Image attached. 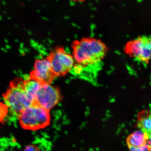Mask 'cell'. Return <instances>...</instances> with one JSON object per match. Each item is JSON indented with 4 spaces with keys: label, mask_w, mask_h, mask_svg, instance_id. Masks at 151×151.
Segmentation results:
<instances>
[{
    "label": "cell",
    "mask_w": 151,
    "mask_h": 151,
    "mask_svg": "<svg viewBox=\"0 0 151 151\" xmlns=\"http://www.w3.org/2000/svg\"><path fill=\"white\" fill-rule=\"evenodd\" d=\"M72 48L76 64L82 68V73L84 72L95 73L108 51L106 45L101 40L91 37L73 41Z\"/></svg>",
    "instance_id": "obj_1"
},
{
    "label": "cell",
    "mask_w": 151,
    "mask_h": 151,
    "mask_svg": "<svg viewBox=\"0 0 151 151\" xmlns=\"http://www.w3.org/2000/svg\"><path fill=\"white\" fill-rule=\"evenodd\" d=\"M23 82L22 78H15L11 82L8 89L3 95L5 104L17 116L35 103L28 97Z\"/></svg>",
    "instance_id": "obj_2"
},
{
    "label": "cell",
    "mask_w": 151,
    "mask_h": 151,
    "mask_svg": "<svg viewBox=\"0 0 151 151\" xmlns=\"http://www.w3.org/2000/svg\"><path fill=\"white\" fill-rule=\"evenodd\" d=\"M50 111L38 103L33 104L24 109L17 116L20 124L23 129L36 131L43 129L50 124Z\"/></svg>",
    "instance_id": "obj_3"
},
{
    "label": "cell",
    "mask_w": 151,
    "mask_h": 151,
    "mask_svg": "<svg viewBox=\"0 0 151 151\" xmlns=\"http://www.w3.org/2000/svg\"><path fill=\"white\" fill-rule=\"evenodd\" d=\"M124 51L136 61L148 64L151 60V36L142 35L129 41Z\"/></svg>",
    "instance_id": "obj_4"
},
{
    "label": "cell",
    "mask_w": 151,
    "mask_h": 151,
    "mask_svg": "<svg viewBox=\"0 0 151 151\" xmlns=\"http://www.w3.org/2000/svg\"><path fill=\"white\" fill-rule=\"evenodd\" d=\"M47 58L51 63L53 70L57 77L67 74L74 66L73 56L66 52L61 46L56 47Z\"/></svg>",
    "instance_id": "obj_5"
},
{
    "label": "cell",
    "mask_w": 151,
    "mask_h": 151,
    "mask_svg": "<svg viewBox=\"0 0 151 151\" xmlns=\"http://www.w3.org/2000/svg\"><path fill=\"white\" fill-rule=\"evenodd\" d=\"M62 99L59 88L50 84H42L37 94V101L38 104L50 111Z\"/></svg>",
    "instance_id": "obj_6"
},
{
    "label": "cell",
    "mask_w": 151,
    "mask_h": 151,
    "mask_svg": "<svg viewBox=\"0 0 151 151\" xmlns=\"http://www.w3.org/2000/svg\"><path fill=\"white\" fill-rule=\"evenodd\" d=\"M30 78L42 84H50L57 77L53 70L51 63L47 58L36 60Z\"/></svg>",
    "instance_id": "obj_7"
},
{
    "label": "cell",
    "mask_w": 151,
    "mask_h": 151,
    "mask_svg": "<svg viewBox=\"0 0 151 151\" xmlns=\"http://www.w3.org/2000/svg\"><path fill=\"white\" fill-rule=\"evenodd\" d=\"M127 143L129 148L140 147L147 144V138L142 131H137L133 132L127 137Z\"/></svg>",
    "instance_id": "obj_8"
},
{
    "label": "cell",
    "mask_w": 151,
    "mask_h": 151,
    "mask_svg": "<svg viewBox=\"0 0 151 151\" xmlns=\"http://www.w3.org/2000/svg\"><path fill=\"white\" fill-rule=\"evenodd\" d=\"M23 83L24 89L28 97L33 102H37V94L42 84L36 81L30 79L24 81Z\"/></svg>",
    "instance_id": "obj_9"
},
{
    "label": "cell",
    "mask_w": 151,
    "mask_h": 151,
    "mask_svg": "<svg viewBox=\"0 0 151 151\" xmlns=\"http://www.w3.org/2000/svg\"><path fill=\"white\" fill-rule=\"evenodd\" d=\"M130 151H149L151 150L150 147L147 144L145 146L140 147H131L129 148Z\"/></svg>",
    "instance_id": "obj_10"
},
{
    "label": "cell",
    "mask_w": 151,
    "mask_h": 151,
    "mask_svg": "<svg viewBox=\"0 0 151 151\" xmlns=\"http://www.w3.org/2000/svg\"><path fill=\"white\" fill-rule=\"evenodd\" d=\"M23 151H41V150L37 145H31L26 146Z\"/></svg>",
    "instance_id": "obj_11"
},
{
    "label": "cell",
    "mask_w": 151,
    "mask_h": 151,
    "mask_svg": "<svg viewBox=\"0 0 151 151\" xmlns=\"http://www.w3.org/2000/svg\"><path fill=\"white\" fill-rule=\"evenodd\" d=\"M73 1H76V2H83L85 1V0H72Z\"/></svg>",
    "instance_id": "obj_12"
},
{
    "label": "cell",
    "mask_w": 151,
    "mask_h": 151,
    "mask_svg": "<svg viewBox=\"0 0 151 151\" xmlns=\"http://www.w3.org/2000/svg\"><path fill=\"white\" fill-rule=\"evenodd\" d=\"M149 151H151V150H149Z\"/></svg>",
    "instance_id": "obj_13"
}]
</instances>
